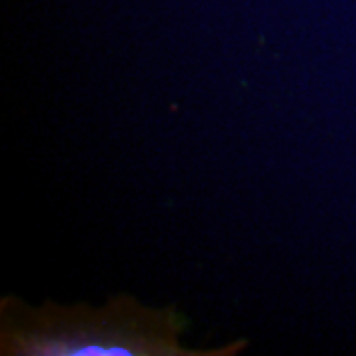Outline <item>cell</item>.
Instances as JSON below:
<instances>
[{"label": "cell", "mask_w": 356, "mask_h": 356, "mask_svg": "<svg viewBox=\"0 0 356 356\" xmlns=\"http://www.w3.org/2000/svg\"><path fill=\"white\" fill-rule=\"evenodd\" d=\"M0 315L4 356H234L248 346L242 339L220 350H186L178 343L186 321L175 307L154 311L131 297H115L105 309H30L6 297Z\"/></svg>", "instance_id": "obj_1"}]
</instances>
